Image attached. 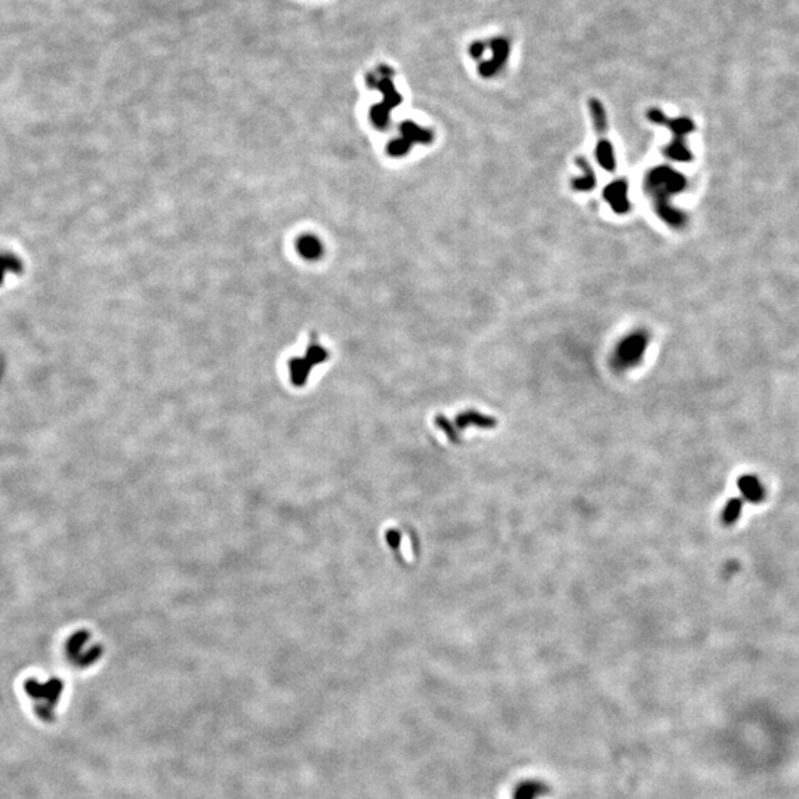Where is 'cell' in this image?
I'll list each match as a JSON object with an SVG mask.
<instances>
[{
  "instance_id": "cell-2",
  "label": "cell",
  "mask_w": 799,
  "mask_h": 799,
  "mask_svg": "<svg viewBox=\"0 0 799 799\" xmlns=\"http://www.w3.org/2000/svg\"><path fill=\"white\" fill-rule=\"evenodd\" d=\"M647 118L650 122H653L656 124L666 126V128L670 129L672 133H674V140H672L670 144L666 145L665 150H664L668 159L674 160V162L688 163L691 160V153L687 149L686 136L691 131H695V123H693L688 118L668 119L666 115L664 114V111L657 110V109L648 110Z\"/></svg>"
},
{
  "instance_id": "cell-13",
  "label": "cell",
  "mask_w": 799,
  "mask_h": 799,
  "mask_svg": "<svg viewBox=\"0 0 799 799\" xmlns=\"http://www.w3.org/2000/svg\"><path fill=\"white\" fill-rule=\"evenodd\" d=\"M317 249H319V246L315 245V241H303V245H302V252H303L305 255H308V256H314L315 254H317Z\"/></svg>"
},
{
  "instance_id": "cell-12",
  "label": "cell",
  "mask_w": 799,
  "mask_h": 799,
  "mask_svg": "<svg viewBox=\"0 0 799 799\" xmlns=\"http://www.w3.org/2000/svg\"><path fill=\"white\" fill-rule=\"evenodd\" d=\"M486 49H487V44H485V41L476 40L474 44L469 45V55H471L472 58L480 59V58H482V55H485V50H486Z\"/></svg>"
},
{
  "instance_id": "cell-10",
  "label": "cell",
  "mask_w": 799,
  "mask_h": 799,
  "mask_svg": "<svg viewBox=\"0 0 799 799\" xmlns=\"http://www.w3.org/2000/svg\"><path fill=\"white\" fill-rule=\"evenodd\" d=\"M577 166L582 169V175L574 178L572 181V187L574 191H579V193H588V191H592L595 185H596V175L592 169L591 163L588 162L583 157H577L576 159Z\"/></svg>"
},
{
  "instance_id": "cell-4",
  "label": "cell",
  "mask_w": 799,
  "mask_h": 799,
  "mask_svg": "<svg viewBox=\"0 0 799 799\" xmlns=\"http://www.w3.org/2000/svg\"><path fill=\"white\" fill-rule=\"evenodd\" d=\"M434 141V132L422 128L415 122H403L400 126V138L393 141L388 151L394 157H402L410 153L415 144H431Z\"/></svg>"
},
{
  "instance_id": "cell-8",
  "label": "cell",
  "mask_w": 799,
  "mask_h": 799,
  "mask_svg": "<svg viewBox=\"0 0 799 799\" xmlns=\"http://www.w3.org/2000/svg\"><path fill=\"white\" fill-rule=\"evenodd\" d=\"M737 489L744 502H749L753 505H760L767 498V489L762 485L758 476L755 474H743L737 478Z\"/></svg>"
},
{
  "instance_id": "cell-1",
  "label": "cell",
  "mask_w": 799,
  "mask_h": 799,
  "mask_svg": "<svg viewBox=\"0 0 799 799\" xmlns=\"http://www.w3.org/2000/svg\"><path fill=\"white\" fill-rule=\"evenodd\" d=\"M686 185V178L668 166L655 167L644 178V191L653 198L656 214L674 228L684 227L687 223V216L670 205L672 196L684 190Z\"/></svg>"
},
{
  "instance_id": "cell-7",
  "label": "cell",
  "mask_w": 799,
  "mask_h": 799,
  "mask_svg": "<svg viewBox=\"0 0 799 799\" xmlns=\"http://www.w3.org/2000/svg\"><path fill=\"white\" fill-rule=\"evenodd\" d=\"M603 197L616 214H626L630 210V202L628 197V181L623 180V178L622 180L610 182L604 188Z\"/></svg>"
},
{
  "instance_id": "cell-3",
  "label": "cell",
  "mask_w": 799,
  "mask_h": 799,
  "mask_svg": "<svg viewBox=\"0 0 799 799\" xmlns=\"http://www.w3.org/2000/svg\"><path fill=\"white\" fill-rule=\"evenodd\" d=\"M370 82H372V85L375 83V85L379 88V91L384 93V100H382L384 102L372 109V120L375 122L377 128H385L388 120H390L391 110L395 109L397 105L402 104V95H400L395 86H394L391 68L381 67L379 75L370 76Z\"/></svg>"
},
{
  "instance_id": "cell-5",
  "label": "cell",
  "mask_w": 799,
  "mask_h": 799,
  "mask_svg": "<svg viewBox=\"0 0 799 799\" xmlns=\"http://www.w3.org/2000/svg\"><path fill=\"white\" fill-rule=\"evenodd\" d=\"M648 344V335L644 330H635L626 335L616 346L614 360L620 367H632L643 359Z\"/></svg>"
},
{
  "instance_id": "cell-9",
  "label": "cell",
  "mask_w": 799,
  "mask_h": 799,
  "mask_svg": "<svg viewBox=\"0 0 799 799\" xmlns=\"http://www.w3.org/2000/svg\"><path fill=\"white\" fill-rule=\"evenodd\" d=\"M596 138L598 141L595 147V159L598 164L607 172H614L617 162L612 141L607 138V132H596Z\"/></svg>"
},
{
  "instance_id": "cell-11",
  "label": "cell",
  "mask_w": 799,
  "mask_h": 799,
  "mask_svg": "<svg viewBox=\"0 0 799 799\" xmlns=\"http://www.w3.org/2000/svg\"><path fill=\"white\" fill-rule=\"evenodd\" d=\"M743 507H744V500L742 498H731L730 500L725 502L722 512H721L722 524L730 527V525L737 523L742 517Z\"/></svg>"
},
{
  "instance_id": "cell-6",
  "label": "cell",
  "mask_w": 799,
  "mask_h": 799,
  "mask_svg": "<svg viewBox=\"0 0 799 799\" xmlns=\"http://www.w3.org/2000/svg\"><path fill=\"white\" fill-rule=\"evenodd\" d=\"M491 58L478 64V75L482 79H493L507 66L511 55V41L507 37H495L489 41Z\"/></svg>"
}]
</instances>
